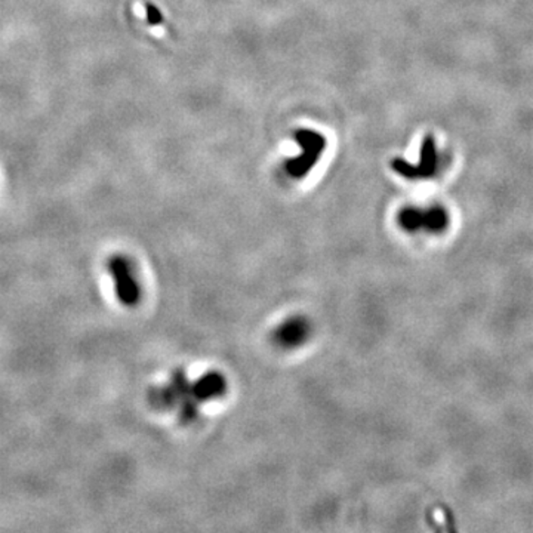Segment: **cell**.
<instances>
[{"label":"cell","mask_w":533,"mask_h":533,"mask_svg":"<svg viewBox=\"0 0 533 533\" xmlns=\"http://www.w3.org/2000/svg\"><path fill=\"white\" fill-rule=\"evenodd\" d=\"M227 393V380L220 372H206L192 381L184 370H175L168 381L154 385L147 393V401L153 410L175 412L184 424L199 417L202 406L217 400Z\"/></svg>","instance_id":"6da1fadb"},{"label":"cell","mask_w":533,"mask_h":533,"mask_svg":"<svg viewBox=\"0 0 533 533\" xmlns=\"http://www.w3.org/2000/svg\"><path fill=\"white\" fill-rule=\"evenodd\" d=\"M413 181L429 180L439 171V153L436 147V140L433 135H427L422 141L419 162L412 163Z\"/></svg>","instance_id":"8992f818"},{"label":"cell","mask_w":533,"mask_h":533,"mask_svg":"<svg viewBox=\"0 0 533 533\" xmlns=\"http://www.w3.org/2000/svg\"><path fill=\"white\" fill-rule=\"evenodd\" d=\"M449 212L441 205H431L429 208L406 206L397 213V225L410 234H441L449 229Z\"/></svg>","instance_id":"277c9868"},{"label":"cell","mask_w":533,"mask_h":533,"mask_svg":"<svg viewBox=\"0 0 533 533\" xmlns=\"http://www.w3.org/2000/svg\"><path fill=\"white\" fill-rule=\"evenodd\" d=\"M293 140L301 152L300 156L285 162V171L293 180H302L316 168L317 162L321 161V154L325 152L328 141L323 133H317L316 129L311 128L298 129L293 133Z\"/></svg>","instance_id":"3957f363"},{"label":"cell","mask_w":533,"mask_h":533,"mask_svg":"<svg viewBox=\"0 0 533 533\" xmlns=\"http://www.w3.org/2000/svg\"><path fill=\"white\" fill-rule=\"evenodd\" d=\"M311 321L301 314L288 317L273 331V342L281 350H297L311 337Z\"/></svg>","instance_id":"5b68a950"},{"label":"cell","mask_w":533,"mask_h":533,"mask_svg":"<svg viewBox=\"0 0 533 533\" xmlns=\"http://www.w3.org/2000/svg\"><path fill=\"white\" fill-rule=\"evenodd\" d=\"M105 269L112 277L117 301L124 307H135L140 304L143 298V286L138 279L135 262L123 253H116L109 258Z\"/></svg>","instance_id":"7a4b0ae2"}]
</instances>
